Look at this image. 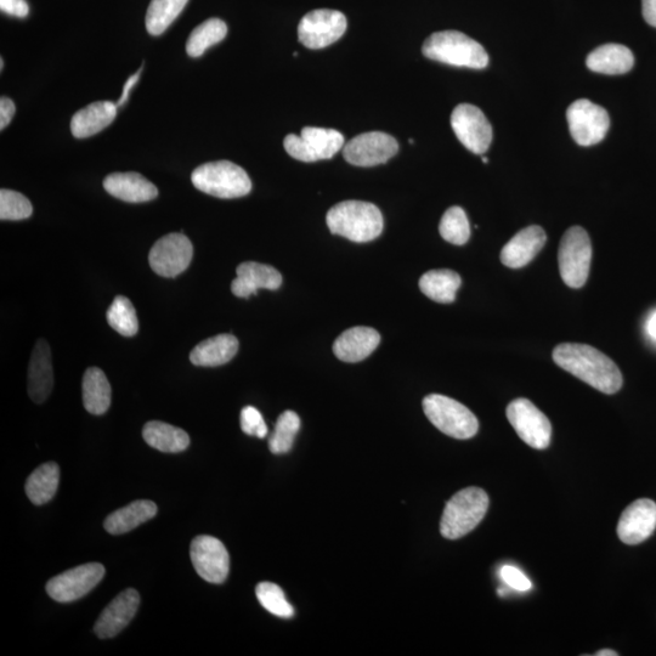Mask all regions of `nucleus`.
Listing matches in <instances>:
<instances>
[{"label":"nucleus","mask_w":656,"mask_h":656,"mask_svg":"<svg viewBox=\"0 0 656 656\" xmlns=\"http://www.w3.org/2000/svg\"><path fill=\"white\" fill-rule=\"evenodd\" d=\"M423 411L440 432L451 438L466 440L478 433L479 422L473 412L445 395H428L423 399Z\"/></svg>","instance_id":"obj_6"},{"label":"nucleus","mask_w":656,"mask_h":656,"mask_svg":"<svg viewBox=\"0 0 656 656\" xmlns=\"http://www.w3.org/2000/svg\"><path fill=\"white\" fill-rule=\"evenodd\" d=\"M461 285V276L449 269L428 271L420 280V290L424 296L443 304L455 302Z\"/></svg>","instance_id":"obj_30"},{"label":"nucleus","mask_w":656,"mask_h":656,"mask_svg":"<svg viewBox=\"0 0 656 656\" xmlns=\"http://www.w3.org/2000/svg\"><path fill=\"white\" fill-rule=\"evenodd\" d=\"M647 332L650 337L656 341V311L655 313L650 316L648 322H647Z\"/></svg>","instance_id":"obj_45"},{"label":"nucleus","mask_w":656,"mask_h":656,"mask_svg":"<svg viewBox=\"0 0 656 656\" xmlns=\"http://www.w3.org/2000/svg\"><path fill=\"white\" fill-rule=\"evenodd\" d=\"M326 223L331 234L358 243L376 240L384 228L380 208L364 201L338 203L328 211Z\"/></svg>","instance_id":"obj_2"},{"label":"nucleus","mask_w":656,"mask_h":656,"mask_svg":"<svg viewBox=\"0 0 656 656\" xmlns=\"http://www.w3.org/2000/svg\"><path fill=\"white\" fill-rule=\"evenodd\" d=\"M483 162H484V163H488V162H489L488 158L484 157V158H483Z\"/></svg>","instance_id":"obj_48"},{"label":"nucleus","mask_w":656,"mask_h":656,"mask_svg":"<svg viewBox=\"0 0 656 656\" xmlns=\"http://www.w3.org/2000/svg\"><path fill=\"white\" fill-rule=\"evenodd\" d=\"M83 404L89 414L104 415L111 405L112 390L103 370L89 367L82 382Z\"/></svg>","instance_id":"obj_28"},{"label":"nucleus","mask_w":656,"mask_h":656,"mask_svg":"<svg viewBox=\"0 0 656 656\" xmlns=\"http://www.w3.org/2000/svg\"><path fill=\"white\" fill-rule=\"evenodd\" d=\"M32 213L30 200L20 192L8 189L0 191V219L24 220L30 218Z\"/></svg>","instance_id":"obj_38"},{"label":"nucleus","mask_w":656,"mask_h":656,"mask_svg":"<svg viewBox=\"0 0 656 656\" xmlns=\"http://www.w3.org/2000/svg\"><path fill=\"white\" fill-rule=\"evenodd\" d=\"M547 241L545 230L541 226L531 225L520 230L513 239L502 248L501 262L505 267L520 269L528 265L544 248Z\"/></svg>","instance_id":"obj_20"},{"label":"nucleus","mask_w":656,"mask_h":656,"mask_svg":"<svg viewBox=\"0 0 656 656\" xmlns=\"http://www.w3.org/2000/svg\"><path fill=\"white\" fill-rule=\"evenodd\" d=\"M507 418L519 438L531 448L547 449L551 444L552 424L530 400L520 398L507 407Z\"/></svg>","instance_id":"obj_9"},{"label":"nucleus","mask_w":656,"mask_h":656,"mask_svg":"<svg viewBox=\"0 0 656 656\" xmlns=\"http://www.w3.org/2000/svg\"><path fill=\"white\" fill-rule=\"evenodd\" d=\"M489 503V496L483 489L471 486L458 491L446 503L440 522L441 535L449 540L468 535L484 519Z\"/></svg>","instance_id":"obj_4"},{"label":"nucleus","mask_w":656,"mask_h":656,"mask_svg":"<svg viewBox=\"0 0 656 656\" xmlns=\"http://www.w3.org/2000/svg\"><path fill=\"white\" fill-rule=\"evenodd\" d=\"M118 106L111 101H96L79 110L71 121V132L77 139H86L98 134L115 121Z\"/></svg>","instance_id":"obj_24"},{"label":"nucleus","mask_w":656,"mask_h":656,"mask_svg":"<svg viewBox=\"0 0 656 656\" xmlns=\"http://www.w3.org/2000/svg\"><path fill=\"white\" fill-rule=\"evenodd\" d=\"M0 9L3 13L20 19L26 18L28 11H30L26 0H0Z\"/></svg>","instance_id":"obj_41"},{"label":"nucleus","mask_w":656,"mask_h":656,"mask_svg":"<svg viewBox=\"0 0 656 656\" xmlns=\"http://www.w3.org/2000/svg\"><path fill=\"white\" fill-rule=\"evenodd\" d=\"M398 150V141L392 135L370 132L349 140L343 147V156L353 166L375 167L388 162Z\"/></svg>","instance_id":"obj_16"},{"label":"nucleus","mask_w":656,"mask_h":656,"mask_svg":"<svg viewBox=\"0 0 656 656\" xmlns=\"http://www.w3.org/2000/svg\"><path fill=\"white\" fill-rule=\"evenodd\" d=\"M226 35L228 26L223 20L209 19L192 31L186 43V52L191 58H200L208 48L222 42Z\"/></svg>","instance_id":"obj_32"},{"label":"nucleus","mask_w":656,"mask_h":656,"mask_svg":"<svg viewBox=\"0 0 656 656\" xmlns=\"http://www.w3.org/2000/svg\"><path fill=\"white\" fill-rule=\"evenodd\" d=\"M347 19L341 11H310L298 26L299 41L308 49H324L338 41L347 31Z\"/></svg>","instance_id":"obj_11"},{"label":"nucleus","mask_w":656,"mask_h":656,"mask_svg":"<svg viewBox=\"0 0 656 656\" xmlns=\"http://www.w3.org/2000/svg\"><path fill=\"white\" fill-rule=\"evenodd\" d=\"M256 595L260 604L270 614L282 619H291L294 609L288 603L284 591L273 582H260L256 588Z\"/></svg>","instance_id":"obj_37"},{"label":"nucleus","mask_w":656,"mask_h":656,"mask_svg":"<svg viewBox=\"0 0 656 656\" xmlns=\"http://www.w3.org/2000/svg\"><path fill=\"white\" fill-rule=\"evenodd\" d=\"M141 70H143V69H140L137 73H135L134 76H132V77H130V78L128 79V81H127V83H126V86H124V88H123V92H122L121 99L118 100L117 103H116V105H117L118 107H120V106H122L124 103H126V101H127V99H128V96H129V93L132 92L133 87H134L135 84H137L138 81H139V77H140Z\"/></svg>","instance_id":"obj_44"},{"label":"nucleus","mask_w":656,"mask_h":656,"mask_svg":"<svg viewBox=\"0 0 656 656\" xmlns=\"http://www.w3.org/2000/svg\"><path fill=\"white\" fill-rule=\"evenodd\" d=\"M597 656H618V653L614 652V650L610 649H603L599 650L598 653H596Z\"/></svg>","instance_id":"obj_46"},{"label":"nucleus","mask_w":656,"mask_h":656,"mask_svg":"<svg viewBox=\"0 0 656 656\" xmlns=\"http://www.w3.org/2000/svg\"><path fill=\"white\" fill-rule=\"evenodd\" d=\"M143 437L147 444L158 451L177 454L189 448L190 437L183 429L160 421L145 424Z\"/></svg>","instance_id":"obj_29"},{"label":"nucleus","mask_w":656,"mask_h":656,"mask_svg":"<svg viewBox=\"0 0 656 656\" xmlns=\"http://www.w3.org/2000/svg\"><path fill=\"white\" fill-rule=\"evenodd\" d=\"M301 429V418L293 411H285L277 418L274 433L269 439V449L275 455L290 452Z\"/></svg>","instance_id":"obj_34"},{"label":"nucleus","mask_w":656,"mask_h":656,"mask_svg":"<svg viewBox=\"0 0 656 656\" xmlns=\"http://www.w3.org/2000/svg\"><path fill=\"white\" fill-rule=\"evenodd\" d=\"M558 262L565 285L570 288L585 286L590 275L592 243L587 231L581 226H573L562 237Z\"/></svg>","instance_id":"obj_7"},{"label":"nucleus","mask_w":656,"mask_h":656,"mask_svg":"<svg viewBox=\"0 0 656 656\" xmlns=\"http://www.w3.org/2000/svg\"><path fill=\"white\" fill-rule=\"evenodd\" d=\"M191 180L197 190L218 199H239L252 190L245 169L230 161L202 164L192 173Z\"/></svg>","instance_id":"obj_5"},{"label":"nucleus","mask_w":656,"mask_h":656,"mask_svg":"<svg viewBox=\"0 0 656 656\" xmlns=\"http://www.w3.org/2000/svg\"><path fill=\"white\" fill-rule=\"evenodd\" d=\"M655 529L656 503L649 499H641L631 503L621 514L618 536L626 545H639L648 540Z\"/></svg>","instance_id":"obj_17"},{"label":"nucleus","mask_w":656,"mask_h":656,"mask_svg":"<svg viewBox=\"0 0 656 656\" xmlns=\"http://www.w3.org/2000/svg\"><path fill=\"white\" fill-rule=\"evenodd\" d=\"M60 483V468L56 463H44L28 477L25 489L28 499L36 506L54 499Z\"/></svg>","instance_id":"obj_31"},{"label":"nucleus","mask_w":656,"mask_h":656,"mask_svg":"<svg viewBox=\"0 0 656 656\" xmlns=\"http://www.w3.org/2000/svg\"><path fill=\"white\" fill-rule=\"evenodd\" d=\"M239 352V341L233 335L208 338L192 350L190 361L196 366L217 367L228 364Z\"/></svg>","instance_id":"obj_26"},{"label":"nucleus","mask_w":656,"mask_h":656,"mask_svg":"<svg viewBox=\"0 0 656 656\" xmlns=\"http://www.w3.org/2000/svg\"><path fill=\"white\" fill-rule=\"evenodd\" d=\"M104 188L116 199L130 203L149 202L158 196L156 186L134 172L110 174L104 180Z\"/></svg>","instance_id":"obj_23"},{"label":"nucleus","mask_w":656,"mask_h":656,"mask_svg":"<svg viewBox=\"0 0 656 656\" xmlns=\"http://www.w3.org/2000/svg\"><path fill=\"white\" fill-rule=\"evenodd\" d=\"M237 277L231 291L239 298H248L258 290L276 291L282 285V276L275 268L256 262L242 263L236 269Z\"/></svg>","instance_id":"obj_19"},{"label":"nucleus","mask_w":656,"mask_h":656,"mask_svg":"<svg viewBox=\"0 0 656 656\" xmlns=\"http://www.w3.org/2000/svg\"><path fill=\"white\" fill-rule=\"evenodd\" d=\"M346 145L343 134L335 129L305 127L301 135H287L285 150L294 160L318 162L330 160Z\"/></svg>","instance_id":"obj_8"},{"label":"nucleus","mask_w":656,"mask_h":656,"mask_svg":"<svg viewBox=\"0 0 656 656\" xmlns=\"http://www.w3.org/2000/svg\"><path fill=\"white\" fill-rule=\"evenodd\" d=\"M157 506L155 502L139 500L110 514L105 520V530L112 535H122L138 528L147 520L155 518Z\"/></svg>","instance_id":"obj_27"},{"label":"nucleus","mask_w":656,"mask_h":656,"mask_svg":"<svg viewBox=\"0 0 656 656\" xmlns=\"http://www.w3.org/2000/svg\"><path fill=\"white\" fill-rule=\"evenodd\" d=\"M15 111L16 107L14 101L3 96V98L0 99V129L3 130L5 127L9 126V123L15 116Z\"/></svg>","instance_id":"obj_42"},{"label":"nucleus","mask_w":656,"mask_h":656,"mask_svg":"<svg viewBox=\"0 0 656 656\" xmlns=\"http://www.w3.org/2000/svg\"><path fill=\"white\" fill-rule=\"evenodd\" d=\"M441 237L452 245L462 246L471 237V225L461 207H451L444 213L439 225Z\"/></svg>","instance_id":"obj_36"},{"label":"nucleus","mask_w":656,"mask_h":656,"mask_svg":"<svg viewBox=\"0 0 656 656\" xmlns=\"http://www.w3.org/2000/svg\"><path fill=\"white\" fill-rule=\"evenodd\" d=\"M194 247L184 234H169L158 240L149 254V263L156 274L177 277L190 267Z\"/></svg>","instance_id":"obj_15"},{"label":"nucleus","mask_w":656,"mask_h":656,"mask_svg":"<svg viewBox=\"0 0 656 656\" xmlns=\"http://www.w3.org/2000/svg\"><path fill=\"white\" fill-rule=\"evenodd\" d=\"M553 360L561 369L604 394L618 393L624 383L614 361L586 344H559L553 350Z\"/></svg>","instance_id":"obj_1"},{"label":"nucleus","mask_w":656,"mask_h":656,"mask_svg":"<svg viewBox=\"0 0 656 656\" xmlns=\"http://www.w3.org/2000/svg\"><path fill=\"white\" fill-rule=\"evenodd\" d=\"M451 127L461 144L475 155H484L492 141V127L479 107L461 104L451 115Z\"/></svg>","instance_id":"obj_13"},{"label":"nucleus","mask_w":656,"mask_h":656,"mask_svg":"<svg viewBox=\"0 0 656 656\" xmlns=\"http://www.w3.org/2000/svg\"><path fill=\"white\" fill-rule=\"evenodd\" d=\"M501 578L506 582L507 586L519 592L529 591L533 585L530 580L525 576L522 571L511 565H505L501 569Z\"/></svg>","instance_id":"obj_40"},{"label":"nucleus","mask_w":656,"mask_h":656,"mask_svg":"<svg viewBox=\"0 0 656 656\" xmlns=\"http://www.w3.org/2000/svg\"><path fill=\"white\" fill-rule=\"evenodd\" d=\"M3 67H4V61H3V59H2V60H0V69L3 70Z\"/></svg>","instance_id":"obj_47"},{"label":"nucleus","mask_w":656,"mask_h":656,"mask_svg":"<svg viewBox=\"0 0 656 656\" xmlns=\"http://www.w3.org/2000/svg\"><path fill=\"white\" fill-rule=\"evenodd\" d=\"M381 343V336L371 327H353L343 332L333 344V353L344 363H360L369 358Z\"/></svg>","instance_id":"obj_22"},{"label":"nucleus","mask_w":656,"mask_h":656,"mask_svg":"<svg viewBox=\"0 0 656 656\" xmlns=\"http://www.w3.org/2000/svg\"><path fill=\"white\" fill-rule=\"evenodd\" d=\"M586 65L591 71L603 75H625L635 65V56L625 45L604 44L587 56Z\"/></svg>","instance_id":"obj_25"},{"label":"nucleus","mask_w":656,"mask_h":656,"mask_svg":"<svg viewBox=\"0 0 656 656\" xmlns=\"http://www.w3.org/2000/svg\"><path fill=\"white\" fill-rule=\"evenodd\" d=\"M422 53L428 59L451 66L483 70L489 65L483 45L458 31L433 33L424 42Z\"/></svg>","instance_id":"obj_3"},{"label":"nucleus","mask_w":656,"mask_h":656,"mask_svg":"<svg viewBox=\"0 0 656 656\" xmlns=\"http://www.w3.org/2000/svg\"><path fill=\"white\" fill-rule=\"evenodd\" d=\"M140 596L134 588H128L107 605L96 621L94 632L101 639L112 638L122 632L137 615Z\"/></svg>","instance_id":"obj_18"},{"label":"nucleus","mask_w":656,"mask_h":656,"mask_svg":"<svg viewBox=\"0 0 656 656\" xmlns=\"http://www.w3.org/2000/svg\"><path fill=\"white\" fill-rule=\"evenodd\" d=\"M190 557L196 573L209 584H223L230 571V556L216 537L200 535L191 542Z\"/></svg>","instance_id":"obj_14"},{"label":"nucleus","mask_w":656,"mask_h":656,"mask_svg":"<svg viewBox=\"0 0 656 656\" xmlns=\"http://www.w3.org/2000/svg\"><path fill=\"white\" fill-rule=\"evenodd\" d=\"M105 568L100 563H88L55 576L47 584V592L54 601L71 603L93 591L104 579Z\"/></svg>","instance_id":"obj_12"},{"label":"nucleus","mask_w":656,"mask_h":656,"mask_svg":"<svg viewBox=\"0 0 656 656\" xmlns=\"http://www.w3.org/2000/svg\"><path fill=\"white\" fill-rule=\"evenodd\" d=\"M567 120L571 137L581 146L601 143L610 128L607 110L586 99L569 106Z\"/></svg>","instance_id":"obj_10"},{"label":"nucleus","mask_w":656,"mask_h":656,"mask_svg":"<svg viewBox=\"0 0 656 656\" xmlns=\"http://www.w3.org/2000/svg\"><path fill=\"white\" fill-rule=\"evenodd\" d=\"M107 321L124 337H134L139 331V321L134 305L127 297L118 296L107 310Z\"/></svg>","instance_id":"obj_35"},{"label":"nucleus","mask_w":656,"mask_h":656,"mask_svg":"<svg viewBox=\"0 0 656 656\" xmlns=\"http://www.w3.org/2000/svg\"><path fill=\"white\" fill-rule=\"evenodd\" d=\"M54 371L52 352L45 339H39L33 349L30 366H28V394L37 404L44 403L52 394Z\"/></svg>","instance_id":"obj_21"},{"label":"nucleus","mask_w":656,"mask_h":656,"mask_svg":"<svg viewBox=\"0 0 656 656\" xmlns=\"http://www.w3.org/2000/svg\"><path fill=\"white\" fill-rule=\"evenodd\" d=\"M241 429L243 433L260 439L268 435V427L262 414L253 406H246L241 411Z\"/></svg>","instance_id":"obj_39"},{"label":"nucleus","mask_w":656,"mask_h":656,"mask_svg":"<svg viewBox=\"0 0 656 656\" xmlns=\"http://www.w3.org/2000/svg\"><path fill=\"white\" fill-rule=\"evenodd\" d=\"M189 0H151L146 14L147 32L161 36L182 13Z\"/></svg>","instance_id":"obj_33"},{"label":"nucleus","mask_w":656,"mask_h":656,"mask_svg":"<svg viewBox=\"0 0 656 656\" xmlns=\"http://www.w3.org/2000/svg\"><path fill=\"white\" fill-rule=\"evenodd\" d=\"M642 11L644 20L656 27V0H642Z\"/></svg>","instance_id":"obj_43"}]
</instances>
